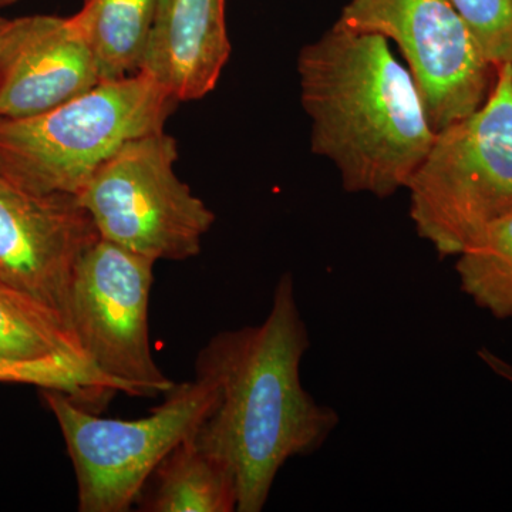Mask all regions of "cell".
<instances>
[{
	"label": "cell",
	"mask_w": 512,
	"mask_h": 512,
	"mask_svg": "<svg viewBox=\"0 0 512 512\" xmlns=\"http://www.w3.org/2000/svg\"><path fill=\"white\" fill-rule=\"evenodd\" d=\"M311 335L291 272L279 278L264 322L224 330L195 360V376L215 384L218 402L194 436L227 468L238 512H261L281 468L318 453L340 414L303 387L301 365Z\"/></svg>",
	"instance_id": "obj_1"
},
{
	"label": "cell",
	"mask_w": 512,
	"mask_h": 512,
	"mask_svg": "<svg viewBox=\"0 0 512 512\" xmlns=\"http://www.w3.org/2000/svg\"><path fill=\"white\" fill-rule=\"evenodd\" d=\"M296 69L312 151L335 164L343 188L377 198L406 188L436 131L389 40L336 22L302 47Z\"/></svg>",
	"instance_id": "obj_2"
},
{
	"label": "cell",
	"mask_w": 512,
	"mask_h": 512,
	"mask_svg": "<svg viewBox=\"0 0 512 512\" xmlns=\"http://www.w3.org/2000/svg\"><path fill=\"white\" fill-rule=\"evenodd\" d=\"M177 104L138 72L33 116L0 117V177L37 194L79 197L121 146L164 130Z\"/></svg>",
	"instance_id": "obj_3"
},
{
	"label": "cell",
	"mask_w": 512,
	"mask_h": 512,
	"mask_svg": "<svg viewBox=\"0 0 512 512\" xmlns=\"http://www.w3.org/2000/svg\"><path fill=\"white\" fill-rule=\"evenodd\" d=\"M406 190L417 235L440 258L457 256L512 215V64L498 67L490 96L437 131Z\"/></svg>",
	"instance_id": "obj_4"
},
{
	"label": "cell",
	"mask_w": 512,
	"mask_h": 512,
	"mask_svg": "<svg viewBox=\"0 0 512 512\" xmlns=\"http://www.w3.org/2000/svg\"><path fill=\"white\" fill-rule=\"evenodd\" d=\"M72 460L80 512H127L173 448L197 434L218 402L204 377L177 384L164 402L136 420L106 419L69 394L42 390Z\"/></svg>",
	"instance_id": "obj_5"
},
{
	"label": "cell",
	"mask_w": 512,
	"mask_h": 512,
	"mask_svg": "<svg viewBox=\"0 0 512 512\" xmlns=\"http://www.w3.org/2000/svg\"><path fill=\"white\" fill-rule=\"evenodd\" d=\"M177 140L165 130L128 141L79 195L101 239L153 261L201 252L214 212L175 173Z\"/></svg>",
	"instance_id": "obj_6"
},
{
	"label": "cell",
	"mask_w": 512,
	"mask_h": 512,
	"mask_svg": "<svg viewBox=\"0 0 512 512\" xmlns=\"http://www.w3.org/2000/svg\"><path fill=\"white\" fill-rule=\"evenodd\" d=\"M338 23L399 47L433 130L480 109L497 69L451 0H349Z\"/></svg>",
	"instance_id": "obj_7"
},
{
	"label": "cell",
	"mask_w": 512,
	"mask_h": 512,
	"mask_svg": "<svg viewBox=\"0 0 512 512\" xmlns=\"http://www.w3.org/2000/svg\"><path fill=\"white\" fill-rule=\"evenodd\" d=\"M156 261L99 239L77 268L70 325L87 359L130 396L173 389L151 353V286Z\"/></svg>",
	"instance_id": "obj_8"
},
{
	"label": "cell",
	"mask_w": 512,
	"mask_h": 512,
	"mask_svg": "<svg viewBox=\"0 0 512 512\" xmlns=\"http://www.w3.org/2000/svg\"><path fill=\"white\" fill-rule=\"evenodd\" d=\"M99 239L76 195L37 194L0 177V285L70 325L77 268Z\"/></svg>",
	"instance_id": "obj_9"
},
{
	"label": "cell",
	"mask_w": 512,
	"mask_h": 512,
	"mask_svg": "<svg viewBox=\"0 0 512 512\" xmlns=\"http://www.w3.org/2000/svg\"><path fill=\"white\" fill-rule=\"evenodd\" d=\"M100 82L96 59L72 19H9L0 43V117L42 113Z\"/></svg>",
	"instance_id": "obj_10"
},
{
	"label": "cell",
	"mask_w": 512,
	"mask_h": 512,
	"mask_svg": "<svg viewBox=\"0 0 512 512\" xmlns=\"http://www.w3.org/2000/svg\"><path fill=\"white\" fill-rule=\"evenodd\" d=\"M232 45L227 0H158L138 72L178 103L214 92Z\"/></svg>",
	"instance_id": "obj_11"
},
{
	"label": "cell",
	"mask_w": 512,
	"mask_h": 512,
	"mask_svg": "<svg viewBox=\"0 0 512 512\" xmlns=\"http://www.w3.org/2000/svg\"><path fill=\"white\" fill-rule=\"evenodd\" d=\"M147 484L148 493L138 498L140 511H237L234 478L227 468L198 447L194 436L161 460Z\"/></svg>",
	"instance_id": "obj_12"
},
{
	"label": "cell",
	"mask_w": 512,
	"mask_h": 512,
	"mask_svg": "<svg viewBox=\"0 0 512 512\" xmlns=\"http://www.w3.org/2000/svg\"><path fill=\"white\" fill-rule=\"evenodd\" d=\"M158 0H83L70 16L92 50L101 79L117 80L138 73Z\"/></svg>",
	"instance_id": "obj_13"
},
{
	"label": "cell",
	"mask_w": 512,
	"mask_h": 512,
	"mask_svg": "<svg viewBox=\"0 0 512 512\" xmlns=\"http://www.w3.org/2000/svg\"><path fill=\"white\" fill-rule=\"evenodd\" d=\"M460 289L498 320L512 319V215L495 221L456 256Z\"/></svg>",
	"instance_id": "obj_14"
},
{
	"label": "cell",
	"mask_w": 512,
	"mask_h": 512,
	"mask_svg": "<svg viewBox=\"0 0 512 512\" xmlns=\"http://www.w3.org/2000/svg\"><path fill=\"white\" fill-rule=\"evenodd\" d=\"M0 355L13 359L67 355L89 360L76 333L59 313L3 285H0Z\"/></svg>",
	"instance_id": "obj_15"
},
{
	"label": "cell",
	"mask_w": 512,
	"mask_h": 512,
	"mask_svg": "<svg viewBox=\"0 0 512 512\" xmlns=\"http://www.w3.org/2000/svg\"><path fill=\"white\" fill-rule=\"evenodd\" d=\"M0 383L30 384L42 390L69 394L74 402L96 413L127 387L101 373L82 357L52 355L40 359H13L0 355Z\"/></svg>",
	"instance_id": "obj_16"
},
{
	"label": "cell",
	"mask_w": 512,
	"mask_h": 512,
	"mask_svg": "<svg viewBox=\"0 0 512 512\" xmlns=\"http://www.w3.org/2000/svg\"><path fill=\"white\" fill-rule=\"evenodd\" d=\"M488 62L512 64V0H451Z\"/></svg>",
	"instance_id": "obj_17"
},
{
	"label": "cell",
	"mask_w": 512,
	"mask_h": 512,
	"mask_svg": "<svg viewBox=\"0 0 512 512\" xmlns=\"http://www.w3.org/2000/svg\"><path fill=\"white\" fill-rule=\"evenodd\" d=\"M478 356L494 373H497L498 376L503 377L504 380L512 384V366L510 363L505 362L504 359H501L491 350L485 348L478 350Z\"/></svg>",
	"instance_id": "obj_18"
},
{
	"label": "cell",
	"mask_w": 512,
	"mask_h": 512,
	"mask_svg": "<svg viewBox=\"0 0 512 512\" xmlns=\"http://www.w3.org/2000/svg\"><path fill=\"white\" fill-rule=\"evenodd\" d=\"M9 19L0 16V43H2L3 33H5L6 26H8Z\"/></svg>",
	"instance_id": "obj_19"
},
{
	"label": "cell",
	"mask_w": 512,
	"mask_h": 512,
	"mask_svg": "<svg viewBox=\"0 0 512 512\" xmlns=\"http://www.w3.org/2000/svg\"><path fill=\"white\" fill-rule=\"evenodd\" d=\"M19 2V0H0V9L5 6L13 5V3Z\"/></svg>",
	"instance_id": "obj_20"
}]
</instances>
